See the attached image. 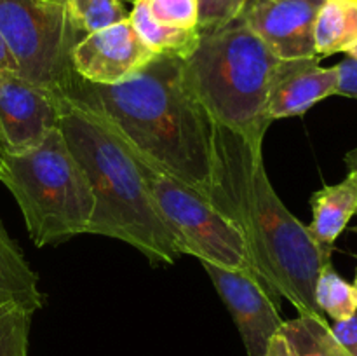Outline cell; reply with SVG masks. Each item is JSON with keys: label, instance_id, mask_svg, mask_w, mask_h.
Here are the masks:
<instances>
[{"label": "cell", "instance_id": "484cf974", "mask_svg": "<svg viewBox=\"0 0 357 356\" xmlns=\"http://www.w3.org/2000/svg\"><path fill=\"white\" fill-rule=\"evenodd\" d=\"M3 70H16V63H14L13 54L9 52L7 44L0 35V72H3Z\"/></svg>", "mask_w": 357, "mask_h": 356}, {"label": "cell", "instance_id": "8fae6325", "mask_svg": "<svg viewBox=\"0 0 357 356\" xmlns=\"http://www.w3.org/2000/svg\"><path fill=\"white\" fill-rule=\"evenodd\" d=\"M155 56L126 20L77 42L72 51V68L87 82L112 86L131 79Z\"/></svg>", "mask_w": 357, "mask_h": 356}, {"label": "cell", "instance_id": "83f0119b", "mask_svg": "<svg viewBox=\"0 0 357 356\" xmlns=\"http://www.w3.org/2000/svg\"><path fill=\"white\" fill-rule=\"evenodd\" d=\"M347 56H352V58H356V59H357V42H356L354 45H352L351 49H349V51H347Z\"/></svg>", "mask_w": 357, "mask_h": 356}, {"label": "cell", "instance_id": "7c38bea8", "mask_svg": "<svg viewBox=\"0 0 357 356\" xmlns=\"http://www.w3.org/2000/svg\"><path fill=\"white\" fill-rule=\"evenodd\" d=\"M321 58L286 61L268 96V117H296L310 110L324 98L337 94L338 70L321 66Z\"/></svg>", "mask_w": 357, "mask_h": 356}, {"label": "cell", "instance_id": "f1b7e54d", "mask_svg": "<svg viewBox=\"0 0 357 356\" xmlns=\"http://www.w3.org/2000/svg\"><path fill=\"white\" fill-rule=\"evenodd\" d=\"M354 288H356V295H357V272H356V281H354Z\"/></svg>", "mask_w": 357, "mask_h": 356}, {"label": "cell", "instance_id": "9c48e42d", "mask_svg": "<svg viewBox=\"0 0 357 356\" xmlns=\"http://www.w3.org/2000/svg\"><path fill=\"white\" fill-rule=\"evenodd\" d=\"M216 292L229 307L248 356H265L272 337L281 332V304L267 292L253 271H234L201 262Z\"/></svg>", "mask_w": 357, "mask_h": 356}, {"label": "cell", "instance_id": "277c9868", "mask_svg": "<svg viewBox=\"0 0 357 356\" xmlns=\"http://www.w3.org/2000/svg\"><path fill=\"white\" fill-rule=\"evenodd\" d=\"M183 63L188 86L209 119L264 147L272 124L268 96L286 59H279L237 16L201 31L197 47Z\"/></svg>", "mask_w": 357, "mask_h": 356}, {"label": "cell", "instance_id": "4316f807", "mask_svg": "<svg viewBox=\"0 0 357 356\" xmlns=\"http://www.w3.org/2000/svg\"><path fill=\"white\" fill-rule=\"evenodd\" d=\"M345 164H347L349 171H357V147L356 149H352L351 152L345 156Z\"/></svg>", "mask_w": 357, "mask_h": 356}, {"label": "cell", "instance_id": "5bb4252c", "mask_svg": "<svg viewBox=\"0 0 357 356\" xmlns=\"http://www.w3.org/2000/svg\"><path fill=\"white\" fill-rule=\"evenodd\" d=\"M0 306H16L31 314L44 306L38 276L0 220Z\"/></svg>", "mask_w": 357, "mask_h": 356}, {"label": "cell", "instance_id": "7402d4cb", "mask_svg": "<svg viewBox=\"0 0 357 356\" xmlns=\"http://www.w3.org/2000/svg\"><path fill=\"white\" fill-rule=\"evenodd\" d=\"M199 3V31L213 30L227 24L237 17L244 6V0H197Z\"/></svg>", "mask_w": 357, "mask_h": 356}, {"label": "cell", "instance_id": "2e32d148", "mask_svg": "<svg viewBox=\"0 0 357 356\" xmlns=\"http://www.w3.org/2000/svg\"><path fill=\"white\" fill-rule=\"evenodd\" d=\"M314 42L321 59L347 52L357 42V0H324L317 14Z\"/></svg>", "mask_w": 357, "mask_h": 356}, {"label": "cell", "instance_id": "6da1fadb", "mask_svg": "<svg viewBox=\"0 0 357 356\" xmlns=\"http://www.w3.org/2000/svg\"><path fill=\"white\" fill-rule=\"evenodd\" d=\"M208 199L241 230L255 274L275 302L286 299L300 316L324 320L316 283L333 250L321 246L281 201L265 170L264 147L215 122Z\"/></svg>", "mask_w": 357, "mask_h": 356}, {"label": "cell", "instance_id": "ffe728a7", "mask_svg": "<svg viewBox=\"0 0 357 356\" xmlns=\"http://www.w3.org/2000/svg\"><path fill=\"white\" fill-rule=\"evenodd\" d=\"M33 314L16 306H0V356H28Z\"/></svg>", "mask_w": 357, "mask_h": 356}, {"label": "cell", "instance_id": "52a82bcc", "mask_svg": "<svg viewBox=\"0 0 357 356\" xmlns=\"http://www.w3.org/2000/svg\"><path fill=\"white\" fill-rule=\"evenodd\" d=\"M142 168L157 208L181 253L194 255L218 267L253 271L241 230L206 195L143 161Z\"/></svg>", "mask_w": 357, "mask_h": 356}, {"label": "cell", "instance_id": "ac0fdd59", "mask_svg": "<svg viewBox=\"0 0 357 356\" xmlns=\"http://www.w3.org/2000/svg\"><path fill=\"white\" fill-rule=\"evenodd\" d=\"M316 302L323 314L333 321H344L357 313V295L354 285L345 281L333 264H326L316 283Z\"/></svg>", "mask_w": 357, "mask_h": 356}, {"label": "cell", "instance_id": "cb8c5ba5", "mask_svg": "<svg viewBox=\"0 0 357 356\" xmlns=\"http://www.w3.org/2000/svg\"><path fill=\"white\" fill-rule=\"evenodd\" d=\"M330 328L333 337L349 353V356H357V313L349 320L333 321Z\"/></svg>", "mask_w": 357, "mask_h": 356}, {"label": "cell", "instance_id": "9a60e30c", "mask_svg": "<svg viewBox=\"0 0 357 356\" xmlns=\"http://www.w3.org/2000/svg\"><path fill=\"white\" fill-rule=\"evenodd\" d=\"M129 23L132 24L138 37L153 54L176 56V58H188L197 47L201 31L185 30V28L169 27L155 21L146 7L145 0H135L132 9L129 13Z\"/></svg>", "mask_w": 357, "mask_h": 356}, {"label": "cell", "instance_id": "4fadbf2b", "mask_svg": "<svg viewBox=\"0 0 357 356\" xmlns=\"http://www.w3.org/2000/svg\"><path fill=\"white\" fill-rule=\"evenodd\" d=\"M310 206L312 222L307 225L310 236L323 248L333 250L335 241L357 213V171H349L340 184L324 185L314 192Z\"/></svg>", "mask_w": 357, "mask_h": 356}, {"label": "cell", "instance_id": "8992f818", "mask_svg": "<svg viewBox=\"0 0 357 356\" xmlns=\"http://www.w3.org/2000/svg\"><path fill=\"white\" fill-rule=\"evenodd\" d=\"M0 35L20 75L63 94L73 75L72 51L82 40L65 2L0 0Z\"/></svg>", "mask_w": 357, "mask_h": 356}, {"label": "cell", "instance_id": "ba28073f", "mask_svg": "<svg viewBox=\"0 0 357 356\" xmlns=\"http://www.w3.org/2000/svg\"><path fill=\"white\" fill-rule=\"evenodd\" d=\"M66 100L58 91L24 79L16 70L0 72V150L35 149L59 128Z\"/></svg>", "mask_w": 357, "mask_h": 356}, {"label": "cell", "instance_id": "5b68a950", "mask_svg": "<svg viewBox=\"0 0 357 356\" xmlns=\"http://www.w3.org/2000/svg\"><path fill=\"white\" fill-rule=\"evenodd\" d=\"M0 181L16 199L35 246L59 244L87 232L93 188L59 128L35 149L2 152Z\"/></svg>", "mask_w": 357, "mask_h": 356}, {"label": "cell", "instance_id": "d4e9b609", "mask_svg": "<svg viewBox=\"0 0 357 356\" xmlns=\"http://www.w3.org/2000/svg\"><path fill=\"white\" fill-rule=\"evenodd\" d=\"M265 356H293L291 349H289L288 342L282 337V334L279 332L278 335H274L267 348V355Z\"/></svg>", "mask_w": 357, "mask_h": 356}, {"label": "cell", "instance_id": "30bf717a", "mask_svg": "<svg viewBox=\"0 0 357 356\" xmlns=\"http://www.w3.org/2000/svg\"><path fill=\"white\" fill-rule=\"evenodd\" d=\"M324 0H244L237 16L279 59L319 58L314 30Z\"/></svg>", "mask_w": 357, "mask_h": 356}, {"label": "cell", "instance_id": "d6986e66", "mask_svg": "<svg viewBox=\"0 0 357 356\" xmlns=\"http://www.w3.org/2000/svg\"><path fill=\"white\" fill-rule=\"evenodd\" d=\"M128 0H66L65 6L80 37L129 20Z\"/></svg>", "mask_w": 357, "mask_h": 356}, {"label": "cell", "instance_id": "4dcf8cb0", "mask_svg": "<svg viewBox=\"0 0 357 356\" xmlns=\"http://www.w3.org/2000/svg\"><path fill=\"white\" fill-rule=\"evenodd\" d=\"M0 156H2V150H0Z\"/></svg>", "mask_w": 357, "mask_h": 356}, {"label": "cell", "instance_id": "7a4b0ae2", "mask_svg": "<svg viewBox=\"0 0 357 356\" xmlns=\"http://www.w3.org/2000/svg\"><path fill=\"white\" fill-rule=\"evenodd\" d=\"M63 96L114 129L143 163L208 198L213 121L188 86L183 59L159 54L131 79L112 86L73 73Z\"/></svg>", "mask_w": 357, "mask_h": 356}, {"label": "cell", "instance_id": "44dd1931", "mask_svg": "<svg viewBox=\"0 0 357 356\" xmlns=\"http://www.w3.org/2000/svg\"><path fill=\"white\" fill-rule=\"evenodd\" d=\"M155 21L169 27L199 30L197 0H145Z\"/></svg>", "mask_w": 357, "mask_h": 356}, {"label": "cell", "instance_id": "e0dca14e", "mask_svg": "<svg viewBox=\"0 0 357 356\" xmlns=\"http://www.w3.org/2000/svg\"><path fill=\"white\" fill-rule=\"evenodd\" d=\"M282 337L288 342L293 356H349L331 334L326 320L314 316H298L284 321Z\"/></svg>", "mask_w": 357, "mask_h": 356}, {"label": "cell", "instance_id": "f546056e", "mask_svg": "<svg viewBox=\"0 0 357 356\" xmlns=\"http://www.w3.org/2000/svg\"><path fill=\"white\" fill-rule=\"evenodd\" d=\"M52 2H66V0H52Z\"/></svg>", "mask_w": 357, "mask_h": 356}, {"label": "cell", "instance_id": "3957f363", "mask_svg": "<svg viewBox=\"0 0 357 356\" xmlns=\"http://www.w3.org/2000/svg\"><path fill=\"white\" fill-rule=\"evenodd\" d=\"M59 131L93 188L86 234L124 241L153 264H174L183 253L157 208L139 157L114 129L70 101Z\"/></svg>", "mask_w": 357, "mask_h": 356}, {"label": "cell", "instance_id": "603a6c76", "mask_svg": "<svg viewBox=\"0 0 357 356\" xmlns=\"http://www.w3.org/2000/svg\"><path fill=\"white\" fill-rule=\"evenodd\" d=\"M338 70V96L357 100V59L352 56H345L337 65Z\"/></svg>", "mask_w": 357, "mask_h": 356}]
</instances>
